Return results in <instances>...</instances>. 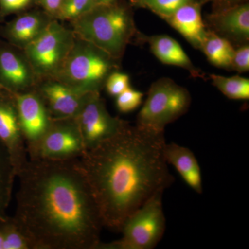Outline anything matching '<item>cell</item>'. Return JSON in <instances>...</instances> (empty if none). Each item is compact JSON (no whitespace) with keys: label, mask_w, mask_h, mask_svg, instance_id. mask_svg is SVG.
I'll return each instance as SVG.
<instances>
[{"label":"cell","mask_w":249,"mask_h":249,"mask_svg":"<svg viewBox=\"0 0 249 249\" xmlns=\"http://www.w3.org/2000/svg\"><path fill=\"white\" fill-rule=\"evenodd\" d=\"M85 150L74 118L53 119L42 138L28 150V156L29 160H73L80 158Z\"/></svg>","instance_id":"8"},{"label":"cell","mask_w":249,"mask_h":249,"mask_svg":"<svg viewBox=\"0 0 249 249\" xmlns=\"http://www.w3.org/2000/svg\"><path fill=\"white\" fill-rule=\"evenodd\" d=\"M143 93L131 88L116 96V107L123 113L134 111L142 105Z\"/></svg>","instance_id":"25"},{"label":"cell","mask_w":249,"mask_h":249,"mask_svg":"<svg viewBox=\"0 0 249 249\" xmlns=\"http://www.w3.org/2000/svg\"><path fill=\"white\" fill-rule=\"evenodd\" d=\"M129 1L132 6H137V3L139 2V0H129Z\"/></svg>","instance_id":"33"},{"label":"cell","mask_w":249,"mask_h":249,"mask_svg":"<svg viewBox=\"0 0 249 249\" xmlns=\"http://www.w3.org/2000/svg\"><path fill=\"white\" fill-rule=\"evenodd\" d=\"M163 191L156 193L126 219L121 229L123 236L109 243L101 242L97 249H152L164 235Z\"/></svg>","instance_id":"6"},{"label":"cell","mask_w":249,"mask_h":249,"mask_svg":"<svg viewBox=\"0 0 249 249\" xmlns=\"http://www.w3.org/2000/svg\"><path fill=\"white\" fill-rule=\"evenodd\" d=\"M95 5H104L112 4L118 0H92Z\"/></svg>","instance_id":"31"},{"label":"cell","mask_w":249,"mask_h":249,"mask_svg":"<svg viewBox=\"0 0 249 249\" xmlns=\"http://www.w3.org/2000/svg\"><path fill=\"white\" fill-rule=\"evenodd\" d=\"M105 87L110 96L116 97L130 88V78L126 73L114 71L108 76Z\"/></svg>","instance_id":"26"},{"label":"cell","mask_w":249,"mask_h":249,"mask_svg":"<svg viewBox=\"0 0 249 249\" xmlns=\"http://www.w3.org/2000/svg\"><path fill=\"white\" fill-rule=\"evenodd\" d=\"M37 77L24 54L11 49L0 50V83L12 93L34 89Z\"/></svg>","instance_id":"14"},{"label":"cell","mask_w":249,"mask_h":249,"mask_svg":"<svg viewBox=\"0 0 249 249\" xmlns=\"http://www.w3.org/2000/svg\"><path fill=\"white\" fill-rule=\"evenodd\" d=\"M16 176L9 152L0 142V222L6 218V210L11 200Z\"/></svg>","instance_id":"20"},{"label":"cell","mask_w":249,"mask_h":249,"mask_svg":"<svg viewBox=\"0 0 249 249\" xmlns=\"http://www.w3.org/2000/svg\"><path fill=\"white\" fill-rule=\"evenodd\" d=\"M53 19L45 12L23 14L9 23L6 29V36L14 45L23 49L35 40Z\"/></svg>","instance_id":"18"},{"label":"cell","mask_w":249,"mask_h":249,"mask_svg":"<svg viewBox=\"0 0 249 249\" xmlns=\"http://www.w3.org/2000/svg\"><path fill=\"white\" fill-rule=\"evenodd\" d=\"M213 1H216L218 4L222 5V6H229V5L245 2V1H248V0H213Z\"/></svg>","instance_id":"30"},{"label":"cell","mask_w":249,"mask_h":249,"mask_svg":"<svg viewBox=\"0 0 249 249\" xmlns=\"http://www.w3.org/2000/svg\"><path fill=\"white\" fill-rule=\"evenodd\" d=\"M96 6L92 0H62L56 19L75 20Z\"/></svg>","instance_id":"23"},{"label":"cell","mask_w":249,"mask_h":249,"mask_svg":"<svg viewBox=\"0 0 249 249\" xmlns=\"http://www.w3.org/2000/svg\"><path fill=\"white\" fill-rule=\"evenodd\" d=\"M14 219L33 249H97L102 219L79 158L29 160Z\"/></svg>","instance_id":"1"},{"label":"cell","mask_w":249,"mask_h":249,"mask_svg":"<svg viewBox=\"0 0 249 249\" xmlns=\"http://www.w3.org/2000/svg\"><path fill=\"white\" fill-rule=\"evenodd\" d=\"M72 29L53 19L45 30L22 49L37 79H52L74 45Z\"/></svg>","instance_id":"7"},{"label":"cell","mask_w":249,"mask_h":249,"mask_svg":"<svg viewBox=\"0 0 249 249\" xmlns=\"http://www.w3.org/2000/svg\"><path fill=\"white\" fill-rule=\"evenodd\" d=\"M34 89L42 98L53 119L74 118L88 93L80 92L54 79L45 80Z\"/></svg>","instance_id":"12"},{"label":"cell","mask_w":249,"mask_h":249,"mask_svg":"<svg viewBox=\"0 0 249 249\" xmlns=\"http://www.w3.org/2000/svg\"><path fill=\"white\" fill-rule=\"evenodd\" d=\"M203 1L193 0L164 19L193 47L200 50L208 33L201 16Z\"/></svg>","instance_id":"15"},{"label":"cell","mask_w":249,"mask_h":249,"mask_svg":"<svg viewBox=\"0 0 249 249\" xmlns=\"http://www.w3.org/2000/svg\"><path fill=\"white\" fill-rule=\"evenodd\" d=\"M232 70L239 73L249 71V46L248 44L235 49L232 58Z\"/></svg>","instance_id":"27"},{"label":"cell","mask_w":249,"mask_h":249,"mask_svg":"<svg viewBox=\"0 0 249 249\" xmlns=\"http://www.w3.org/2000/svg\"><path fill=\"white\" fill-rule=\"evenodd\" d=\"M139 40L146 41L152 53L165 65L181 67L188 70L195 78H202L200 71L193 65L186 52L173 37L167 35L152 36L139 34Z\"/></svg>","instance_id":"17"},{"label":"cell","mask_w":249,"mask_h":249,"mask_svg":"<svg viewBox=\"0 0 249 249\" xmlns=\"http://www.w3.org/2000/svg\"><path fill=\"white\" fill-rule=\"evenodd\" d=\"M74 119L86 150L110 138L127 123L109 114L98 91L87 93Z\"/></svg>","instance_id":"9"},{"label":"cell","mask_w":249,"mask_h":249,"mask_svg":"<svg viewBox=\"0 0 249 249\" xmlns=\"http://www.w3.org/2000/svg\"><path fill=\"white\" fill-rule=\"evenodd\" d=\"M0 224L3 226V231H0L4 237L3 249H33L30 241L18 227L14 218H6Z\"/></svg>","instance_id":"22"},{"label":"cell","mask_w":249,"mask_h":249,"mask_svg":"<svg viewBox=\"0 0 249 249\" xmlns=\"http://www.w3.org/2000/svg\"><path fill=\"white\" fill-rule=\"evenodd\" d=\"M0 142L11 157L16 176L29 160L27 144L19 125L14 94L0 99Z\"/></svg>","instance_id":"11"},{"label":"cell","mask_w":249,"mask_h":249,"mask_svg":"<svg viewBox=\"0 0 249 249\" xmlns=\"http://www.w3.org/2000/svg\"><path fill=\"white\" fill-rule=\"evenodd\" d=\"M3 242H4V237L2 234L0 232V249H3Z\"/></svg>","instance_id":"32"},{"label":"cell","mask_w":249,"mask_h":249,"mask_svg":"<svg viewBox=\"0 0 249 249\" xmlns=\"http://www.w3.org/2000/svg\"><path fill=\"white\" fill-rule=\"evenodd\" d=\"M201 50L211 64L219 68L232 70L235 49L231 42L213 31H208Z\"/></svg>","instance_id":"19"},{"label":"cell","mask_w":249,"mask_h":249,"mask_svg":"<svg viewBox=\"0 0 249 249\" xmlns=\"http://www.w3.org/2000/svg\"><path fill=\"white\" fill-rule=\"evenodd\" d=\"M191 104V96L186 88L170 78H160L150 87L136 125L163 133L165 126L184 115Z\"/></svg>","instance_id":"5"},{"label":"cell","mask_w":249,"mask_h":249,"mask_svg":"<svg viewBox=\"0 0 249 249\" xmlns=\"http://www.w3.org/2000/svg\"><path fill=\"white\" fill-rule=\"evenodd\" d=\"M213 84L227 98L233 100L249 99V80L243 77H227L211 74Z\"/></svg>","instance_id":"21"},{"label":"cell","mask_w":249,"mask_h":249,"mask_svg":"<svg viewBox=\"0 0 249 249\" xmlns=\"http://www.w3.org/2000/svg\"><path fill=\"white\" fill-rule=\"evenodd\" d=\"M209 22L217 35L231 42L245 45L249 40L248 1L223 6L209 15Z\"/></svg>","instance_id":"13"},{"label":"cell","mask_w":249,"mask_h":249,"mask_svg":"<svg viewBox=\"0 0 249 249\" xmlns=\"http://www.w3.org/2000/svg\"><path fill=\"white\" fill-rule=\"evenodd\" d=\"M131 6L119 1L96 5L71 22L72 31L78 38L119 60L132 39L139 35Z\"/></svg>","instance_id":"3"},{"label":"cell","mask_w":249,"mask_h":249,"mask_svg":"<svg viewBox=\"0 0 249 249\" xmlns=\"http://www.w3.org/2000/svg\"><path fill=\"white\" fill-rule=\"evenodd\" d=\"M191 1L193 0H139L136 6L150 10L165 19Z\"/></svg>","instance_id":"24"},{"label":"cell","mask_w":249,"mask_h":249,"mask_svg":"<svg viewBox=\"0 0 249 249\" xmlns=\"http://www.w3.org/2000/svg\"><path fill=\"white\" fill-rule=\"evenodd\" d=\"M1 98H3V96H1V93H0V99H1Z\"/></svg>","instance_id":"34"},{"label":"cell","mask_w":249,"mask_h":249,"mask_svg":"<svg viewBox=\"0 0 249 249\" xmlns=\"http://www.w3.org/2000/svg\"><path fill=\"white\" fill-rule=\"evenodd\" d=\"M34 0H0V13L3 15L14 14L27 9Z\"/></svg>","instance_id":"28"},{"label":"cell","mask_w":249,"mask_h":249,"mask_svg":"<svg viewBox=\"0 0 249 249\" xmlns=\"http://www.w3.org/2000/svg\"><path fill=\"white\" fill-rule=\"evenodd\" d=\"M46 14L55 19L62 3V0H38Z\"/></svg>","instance_id":"29"},{"label":"cell","mask_w":249,"mask_h":249,"mask_svg":"<svg viewBox=\"0 0 249 249\" xmlns=\"http://www.w3.org/2000/svg\"><path fill=\"white\" fill-rule=\"evenodd\" d=\"M163 156L167 163L175 167L188 186L198 194H202L201 168L196 156L189 148L175 142H165Z\"/></svg>","instance_id":"16"},{"label":"cell","mask_w":249,"mask_h":249,"mask_svg":"<svg viewBox=\"0 0 249 249\" xmlns=\"http://www.w3.org/2000/svg\"><path fill=\"white\" fill-rule=\"evenodd\" d=\"M119 60L76 36L74 45L52 79L80 92H100L108 76L119 70Z\"/></svg>","instance_id":"4"},{"label":"cell","mask_w":249,"mask_h":249,"mask_svg":"<svg viewBox=\"0 0 249 249\" xmlns=\"http://www.w3.org/2000/svg\"><path fill=\"white\" fill-rule=\"evenodd\" d=\"M14 94L19 125L28 152L47 132L53 118L35 89Z\"/></svg>","instance_id":"10"},{"label":"cell","mask_w":249,"mask_h":249,"mask_svg":"<svg viewBox=\"0 0 249 249\" xmlns=\"http://www.w3.org/2000/svg\"><path fill=\"white\" fill-rule=\"evenodd\" d=\"M164 132L126 123L79 158L103 227L121 231L129 216L173 183L163 156Z\"/></svg>","instance_id":"2"}]
</instances>
